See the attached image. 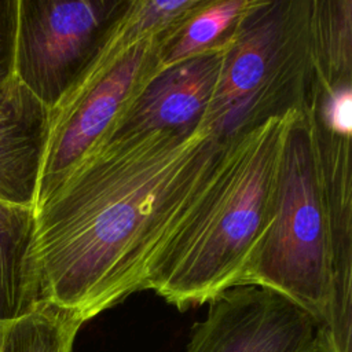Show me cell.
Here are the masks:
<instances>
[{
    "label": "cell",
    "mask_w": 352,
    "mask_h": 352,
    "mask_svg": "<svg viewBox=\"0 0 352 352\" xmlns=\"http://www.w3.org/2000/svg\"><path fill=\"white\" fill-rule=\"evenodd\" d=\"M82 322L41 301L26 315L0 323V352H72Z\"/></svg>",
    "instance_id": "cell-14"
},
{
    "label": "cell",
    "mask_w": 352,
    "mask_h": 352,
    "mask_svg": "<svg viewBox=\"0 0 352 352\" xmlns=\"http://www.w3.org/2000/svg\"><path fill=\"white\" fill-rule=\"evenodd\" d=\"M227 50L209 51L160 70L116 117L100 142L153 132H191L201 126Z\"/></svg>",
    "instance_id": "cell-9"
},
{
    "label": "cell",
    "mask_w": 352,
    "mask_h": 352,
    "mask_svg": "<svg viewBox=\"0 0 352 352\" xmlns=\"http://www.w3.org/2000/svg\"><path fill=\"white\" fill-rule=\"evenodd\" d=\"M166 34L146 37L128 4L92 63L50 110L34 209L103 139L116 117L164 69L160 51Z\"/></svg>",
    "instance_id": "cell-5"
},
{
    "label": "cell",
    "mask_w": 352,
    "mask_h": 352,
    "mask_svg": "<svg viewBox=\"0 0 352 352\" xmlns=\"http://www.w3.org/2000/svg\"><path fill=\"white\" fill-rule=\"evenodd\" d=\"M129 0H18L14 77L50 110L74 87Z\"/></svg>",
    "instance_id": "cell-6"
},
{
    "label": "cell",
    "mask_w": 352,
    "mask_h": 352,
    "mask_svg": "<svg viewBox=\"0 0 352 352\" xmlns=\"http://www.w3.org/2000/svg\"><path fill=\"white\" fill-rule=\"evenodd\" d=\"M294 114L224 139L208 183L154 258L147 290L184 311L243 285L274 216L282 148Z\"/></svg>",
    "instance_id": "cell-2"
},
{
    "label": "cell",
    "mask_w": 352,
    "mask_h": 352,
    "mask_svg": "<svg viewBox=\"0 0 352 352\" xmlns=\"http://www.w3.org/2000/svg\"><path fill=\"white\" fill-rule=\"evenodd\" d=\"M311 47L320 85L352 82V0L311 1Z\"/></svg>",
    "instance_id": "cell-13"
},
{
    "label": "cell",
    "mask_w": 352,
    "mask_h": 352,
    "mask_svg": "<svg viewBox=\"0 0 352 352\" xmlns=\"http://www.w3.org/2000/svg\"><path fill=\"white\" fill-rule=\"evenodd\" d=\"M311 1L253 0L224 55L204 118L219 139L270 118L305 114L315 81Z\"/></svg>",
    "instance_id": "cell-3"
},
{
    "label": "cell",
    "mask_w": 352,
    "mask_h": 352,
    "mask_svg": "<svg viewBox=\"0 0 352 352\" xmlns=\"http://www.w3.org/2000/svg\"><path fill=\"white\" fill-rule=\"evenodd\" d=\"M50 109L12 77L0 89V201L33 208L48 138Z\"/></svg>",
    "instance_id": "cell-10"
},
{
    "label": "cell",
    "mask_w": 352,
    "mask_h": 352,
    "mask_svg": "<svg viewBox=\"0 0 352 352\" xmlns=\"http://www.w3.org/2000/svg\"><path fill=\"white\" fill-rule=\"evenodd\" d=\"M33 238L34 209L0 201V323L21 318L41 302Z\"/></svg>",
    "instance_id": "cell-11"
},
{
    "label": "cell",
    "mask_w": 352,
    "mask_h": 352,
    "mask_svg": "<svg viewBox=\"0 0 352 352\" xmlns=\"http://www.w3.org/2000/svg\"><path fill=\"white\" fill-rule=\"evenodd\" d=\"M253 0H202L161 43L162 67L201 54L228 48Z\"/></svg>",
    "instance_id": "cell-12"
},
{
    "label": "cell",
    "mask_w": 352,
    "mask_h": 352,
    "mask_svg": "<svg viewBox=\"0 0 352 352\" xmlns=\"http://www.w3.org/2000/svg\"><path fill=\"white\" fill-rule=\"evenodd\" d=\"M322 191L330 254V292L316 326V352H351L352 187L351 125L329 120L311 102L304 114Z\"/></svg>",
    "instance_id": "cell-7"
},
{
    "label": "cell",
    "mask_w": 352,
    "mask_h": 352,
    "mask_svg": "<svg viewBox=\"0 0 352 352\" xmlns=\"http://www.w3.org/2000/svg\"><path fill=\"white\" fill-rule=\"evenodd\" d=\"M243 285L271 289L323 320L330 254L322 191L307 120L294 114L286 132L274 216Z\"/></svg>",
    "instance_id": "cell-4"
},
{
    "label": "cell",
    "mask_w": 352,
    "mask_h": 352,
    "mask_svg": "<svg viewBox=\"0 0 352 352\" xmlns=\"http://www.w3.org/2000/svg\"><path fill=\"white\" fill-rule=\"evenodd\" d=\"M223 143L204 124L96 143L34 209L41 301L84 323L147 290L154 258L208 183Z\"/></svg>",
    "instance_id": "cell-1"
},
{
    "label": "cell",
    "mask_w": 352,
    "mask_h": 352,
    "mask_svg": "<svg viewBox=\"0 0 352 352\" xmlns=\"http://www.w3.org/2000/svg\"><path fill=\"white\" fill-rule=\"evenodd\" d=\"M314 318L285 296L234 286L209 301L186 352H315Z\"/></svg>",
    "instance_id": "cell-8"
},
{
    "label": "cell",
    "mask_w": 352,
    "mask_h": 352,
    "mask_svg": "<svg viewBox=\"0 0 352 352\" xmlns=\"http://www.w3.org/2000/svg\"><path fill=\"white\" fill-rule=\"evenodd\" d=\"M18 0H0V89L14 77Z\"/></svg>",
    "instance_id": "cell-15"
}]
</instances>
